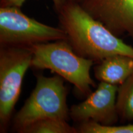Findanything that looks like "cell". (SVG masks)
<instances>
[{
    "label": "cell",
    "instance_id": "1",
    "mask_svg": "<svg viewBox=\"0 0 133 133\" xmlns=\"http://www.w3.org/2000/svg\"><path fill=\"white\" fill-rule=\"evenodd\" d=\"M59 27L75 52L97 64L114 54L133 57V48L83 10L74 0H65L57 8Z\"/></svg>",
    "mask_w": 133,
    "mask_h": 133
},
{
    "label": "cell",
    "instance_id": "2",
    "mask_svg": "<svg viewBox=\"0 0 133 133\" xmlns=\"http://www.w3.org/2000/svg\"><path fill=\"white\" fill-rule=\"evenodd\" d=\"M28 48L32 53L31 67L56 73L71 83L80 96L87 97L92 88L97 87L90 75L95 63L76 54L66 39L33 44Z\"/></svg>",
    "mask_w": 133,
    "mask_h": 133
},
{
    "label": "cell",
    "instance_id": "3",
    "mask_svg": "<svg viewBox=\"0 0 133 133\" xmlns=\"http://www.w3.org/2000/svg\"><path fill=\"white\" fill-rule=\"evenodd\" d=\"M64 79L59 75L52 77L36 75L35 87L13 118V130L18 132L35 121L48 118L68 121L70 118L66 102L68 91Z\"/></svg>",
    "mask_w": 133,
    "mask_h": 133
},
{
    "label": "cell",
    "instance_id": "4",
    "mask_svg": "<svg viewBox=\"0 0 133 133\" xmlns=\"http://www.w3.org/2000/svg\"><path fill=\"white\" fill-rule=\"evenodd\" d=\"M31 61L28 48L0 46V132L8 130Z\"/></svg>",
    "mask_w": 133,
    "mask_h": 133
},
{
    "label": "cell",
    "instance_id": "5",
    "mask_svg": "<svg viewBox=\"0 0 133 133\" xmlns=\"http://www.w3.org/2000/svg\"><path fill=\"white\" fill-rule=\"evenodd\" d=\"M66 39V33L61 27L39 22L24 14L20 8H0V46L28 48Z\"/></svg>",
    "mask_w": 133,
    "mask_h": 133
},
{
    "label": "cell",
    "instance_id": "6",
    "mask_svg": "<svg viewBox=\"0 0 133 133\" xmlns=\"http://www.w3.org/2000/svg\"><path fill=\"white\" fill-rule=\"evenodd\" d=\"M118 86L100 82L96 89L79 104L70 109V117L75 122H95L105 126L115 125L119 121L116 109Z\"/></svg>",
    "mask_w": 133,
    "mask_h": 133
},
{
    "label": "cell",
    "instance_id": "7",
    "mask_svg": "<svg viewBox=\"0 0 133 133\" xmlns=\"http://www.w3.org/2000/svg\"><path fill=\"white\" fill-rule=\"evenodd\" d=\"M93 19L121 38L133 39V0H74Z\"/></svg>",
    "mask_w": 133,
    "mask_h": 133
},
{
    "label": "cell",
    "instance_id": "8",
    "mask_svg": "<svg viewBox=\"0 0 133 133\" xmlns=\"http://www.w3.org/2000/svg\"><path fill=\"white\" fill-rule=\"evenodd\" d=\"M94 73L100 82L120 85L133 73V57L123 54L110 56L96 64Z\"/></svg>",
    "mask_w": 133,
    "mask_h": 133
},
{
    "label": "cell",
    "instance_id": "9",
    "mask_svg": "<svg viewBox=\"0 0 133 133\" xmlns=\"http://www.w3.org/2000/svg\"><path fill=\"white\" fill-rule=\"evenodd\" d=\"M116 104L121 123L133 120V73L118 86Z\"/></svg>",
    "mask_w": 133,
    "mask_h": 133
},
{
    "label": "cell",
    "instance_id": "10",
    "mask_svg": "<svg viewBox=\"0 0 133 133\" xmlns=\"http://www.w3.org/2000/svg\"><path fill=\"white\" fill-rule=\"evenodd\" d=\"M19 133H78L77 128L63 119L48 118L39 119L19 131Z\"/></svg>",
    "mask_w": 133,
    "mask_h": 133
},
{
    "label": "cell",
    "instance_id": "11",
    "mask_svg": "<svg viewBox=\"0 0 133 133\" xmlns=\"http://www.w3.org/2000/svg\"><path fill=\"white\" fill-rule=\"evenodd\" d=\"M76 128L80 133H133V124L105 126L90 121L79 123Z\"/></svg>",
    "mask_w": 133,
    "mask_h": 133
},
{
    "label": "cell",
    "instance_id": "12",
    "mask_svg": "<svg viewBox=\"0 0 133 133\" xmlns=\"http://www.w3.org/2000/svg\"><path fill=\"white\" fill-rule=\"evenodd\" d=\"M26 0H0L1 7L4 6H14L21 8ZM54 3V7L57 8L65 0H52Z\"/></svg>",
    "mask_w": 133,
    "mask_h": 133
}]
</instances>
